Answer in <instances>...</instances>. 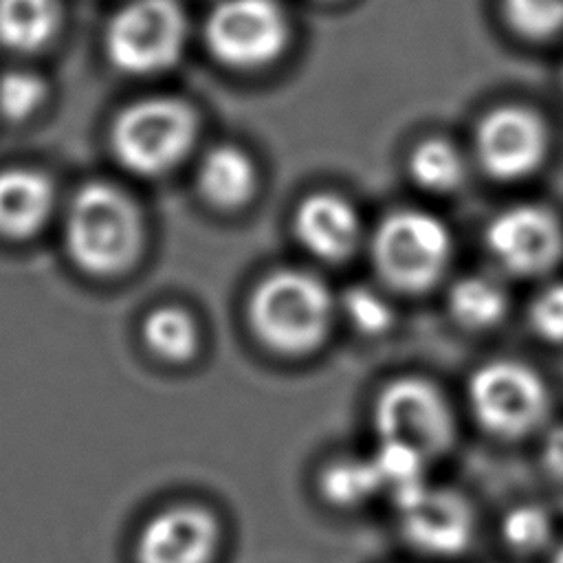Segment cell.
Returning <instances> with one entry per match:
<instances>
[{"label": "cell", "instance_id": "11", "mask_svg": "<svg viewBox=\"0 0 563 563\" xmlns=\"http://www.w3.org/2000/svg\"><path fill=\"white\" fill-rule=\"evenodd\" d=\"M220 541L218 519L202 506L178 504L152 515L134 545L136 563H211Z\"/></svg>", "mask_w": 563, "mask_h": 563}, {"label": "cell", "instance_id": "16", "mask_svg": "<svg viewBox=\"0 0 563 563\" xmlns=\"http://www.w3.org/2000/svg\"><path fill=\"white\" fill-rule=\"evenodd\" d=\"M57 24V0H0V42L11 51H40L53 40Z\"/></svg>", "mask_w": 563, "mask_h": 563}, {"label": "cell", "instance_id": "28", "mask_svg": "<svg viewBox=\"0 0 563 563\" xmlns=\"http://www.w3.org/2000/svg\"><path fill=\"white\" fill-rule=\"evenodd\" d=\"M552 563H563V543L559 545V550L554 552V559H552Z\"/></svg>", "mask_w": 563, "mask_h": 563}, {"label": "cell", "instance_id": "26", "mask_svg": "<svg viewBox=\"0 0 563 563\" xmlns=\"http://www.w3.org/2000/svg\"><path fill=\"white\" fill-rule=\"evenodd\" d=\"M530 328L550 343H563V282L543 288L528 310Z\"/></svg>", "mask_w": 563, "mask_h": 563}, {"label": "cell", "instance_id": "8", "mask_svg": "<svg viewBox=\"0 0 563 563\" xmlns=\"http://www.w3.org/2000/svg\"><path fill=\"white\" fill-rule=\"evenodd\" d=\"M374 427L380 442L405 446L424 460L444 451L453 435L442 394L420 378H398L378 394Z\"/></svg>", "mask_w": 563, "mask_h": 563}, {"label": "cell", "instance_id": "24", "mask_svg": "<svg viewBox=\"0 0 563 563\" xmlns=\"http://www.w3.org/2000/svg\"><path fill=\"white\" fill-rule=\"evenodd\" d=\"M501 537L519 552L539 550L550 537V517L539 506H517L504 517Z\"/></svg>", "mask_w": 563, "mask_h": 563}, {"label": "cell", "instance_id": "19", "mask_svg": "<svg viewBox=\"0 0 563 563\" xmlns=\"http://www.w3.org/2000/svg\"><path fill=\"white\" fill-rule=\"evenodd\" d=\"M409 172L422 189L446 194L464 180V161L453 143L444 139H424L409 156Z\"/></svg>", "mask_w": 563, "mask_h": 563}, {"label": "cell", "instance_id": "15", "mask_svg": "<svg viewBox=\"0 0 563 563\" xmlns=\"http://www.w3.org/2000/svg\"><path fill=\"white\" fill-rule=\"evenodd\" d=\"M257 174L251 156L233 145L209 150L198 167V185L205 198L218 207L244 205L255 191Z\"/></svg>", "mask_w": 563, "mask_h": 563}, {"label": "cell", "instance_id": "2", "mask_svg": "<svg viewBox=\"0 0 563 563\" xmlns=\"http://www.w3.org/2000/svg\"><path fill=\"white\" fill-rule=\"evenodd\" d=\"M332 297L321 279L303 271H275L249 301L255 336L273 352L299 356L314 350L330 328Z\"/></svg>", "mask_w": 563, "mask_h": 563}, {"label": "cell", "instance_id": "25", "mask_svg": "<svg viewBox=\"0 0 563 563\" xmlns=\"http://www.w3.org/2000/svg\"><path fill=\"white\" fill-rule=\"evenodd\" d=\"M343 310L350 323L365 334H380L391 325L389 303L369 288L356 286L343 295Z\"/></svg>", "mask_w": 563, "mask_h": 563}, {"label": "cell", "instance_id": "10", "mask_svg": "<svg viewBox=\"0 0 563 563\" xmlns=\"http://www.w3.org/2000/svg\"><path fill=\"white\" fill-rule=\"evenodd\" d=\"M486 249L504 271L539 275L559 260L563 231L552 211L517 205L493 218L486 229Z\"/></svg>", "mask_w": 563, "mask_h": 563}, {"label": "cell", "instance_id": "22", "mask_svg": "<svg viewBox=\"0 0 563 563\" xmlns=\"http://www.w3.org/2000/svg\"><path fill=\"white\" fill-rule=\"evenodd\" d=\"M508 24L523 37L543 40L563 31V0H501Z\"/></svg>", "mask_w": 563, "mask_h": 563}, {"label": "cell", "instance_id": "7", "mask_svg": "<svg viewBox=\"0 0 563 563\" xmlns=\"http://www.w3.org/2000/svg\"><path fill=\"white\" fill-rule=\"evenodd\" d=\"M468 402L477 422L495 435L515 438L543 418L548 391L534 369L517 361H490L468 380Z\"/></svg>", "mask_w": 563, "mask_h": 563}, {"label": "cell", "instance_id": "17", "mask_svg": "<svg viewBox=\"0 0 563 563\" xmlns=\"http://www.w3.org/2000/svg\"><path fill=\"white\" fill-rule=\"evenodd\" d=\"M506 292L501 284L486 275H468L453 284L449 308L457 323L471 330L495 325L506 312Z\"/></svg>", "mask_w": 563, "mask_h": 563}, {"label": "cell", "instance_id": "18", "mask_svg": "<svg viewBox=\"0 0 563 563\" xmlns=\"http://www.w3.org/2000/svg\"><path fill=\"white\" fill-rule=\"evenodd\" d=\"M143 341L158 358L183 363L198 347V330L189 312L176 306H163L145 317Z\"/></svg>", "mask_w": 563, "mask_h": 563}, {"label": "cell", "instance_id": "20", "mask_svg": "<svg viewBox=\"0 0 563 563\" xmlns=\"http://www.w3.org/2000/svg\"><path fill=\"white\" fill-rule=\"evenodd\" d=\"M321 490L325 499L339 506H354L380 493L372 457H341L328 464L321 473Z\"/></svg>", "mask_w": 563, "mask_h": 563}, {"label": "cell", "instance_id": "4", "mask_svg": "<svg viewBox=\"0 0 563 563\" xmlns=\"http://www.w3.org/2000/svg\"><path fill=\"white\" fill-rule=\"evenodd\" d=\"M187 20L176 0H132L108 24L106 53L130 75L169 68L183 53Z\"/></svg>", "mask_w": 563, "mask_h": 563}, {"label": "cell", "instance_id": "9", "mask_svg": "<svg viewBox=\"0 0 563 563\" xmlns=\"http://www.w3.org/2000/svg\"><path fill=\"white\" fill-rule=\"evenodd\" d=\"M545 150L543 121L521 106L495 108L477 125V158L497 180H517L532 174L543 163Z\"/></svg>", "mask_w": 563, "mask_h": 563}, {"label": "cell", "instance_id": "23", "mask_svg": "<svg viewBox=\"0 0 563 563\" xmlns=\"http://www.w3.org/2000/svg\"><path fill=\"white\" fill-rule=\"evenodd\" d=\"M46 84L40 75L18 68L0 75V112L7 119H26L40 108Z\"/></svg>", "mask_w": 563, "mask_h": 563}, {"label": "cell", "instance_id": "1", "mask_svg": "<svg viewBox=\"0 0 563 563\" xmlns=\"http://www.w3.org/2000/svg\"><path fill=\"white\" fill-rule=\"evenodd\" d=\"M141 216L132 198L114 185L88 183L68 205L64 240L68 255L88 273L123 271L139 253Z\"/></svg>", "mask_w": 563, "mask_h": 563}, {"label": "cell", "instance_id": "27", "mask_svg": "<svg viewBox=\"0 0 563 563\" xmlns=\"http://www.w3.org/2000/svg\"><path fill=\"white\" fill-rule=\"evenodd\" d=\"M541 460L556 479H563V422L548 431L541 446Z\"/></svg>", "mask_w": 563, "mask_h": 563}, {"label": "cell", "instance_id": "6", "mask_svg": "<svg viewBox=\"0 0 563 563\" xmlns=\"http://www.w3.org/2000/svg\"><path fill=\"white\" fill-rule=\"evenodd\" d=\"M288 35V15L277 0H220L205 22L211 55L242 70L275 62Z\"/></svg>", "mask_w": 563, "mask_h": 563}, {"label": "cell", "instance_id": "5", "mask_svg": "<svg viewBox=\"0 0 563 563\" xmlns=\"http://www.w3.org/2000/svg\"><path fill=\"white\" fill-rule=\"evenodd\" d=\"M451 235L431 213L400 209L389 213L374 235V262L400 290H424L444 273Z\"/></svg>", "mask_w": 563, "mask_h": 563}, {"label": "cell", "instance_id": "3", "mask_svg": "<svg viewBox=\"0 0 563 563\" xmlns=\"http://www.w3.org/2000/svg\"><path fill=\"white\" fill-rule=\"evenodd\" d=\"M196 132L198 121L189 103L150 97L119 112L112 125V150L130 172L156 176L185 158Z\"/></svg>", "mask_w": 563, "mask_h": 563}, {"label": "cell", "instance_id": "14", "mask_svg": "<svg viewBox=\"0 0 563 563\" xmlns=\"http://www.w3.org/2000/svg\"><path fill=\"white\" fill-rule=\"evenodd\" d=\"M55 202L46 174L29 167L0 172V233L24 238L35 233L51 216Z\"/></svg>", "mask_w": 563, "mask_h": 563}, {"label": "cell", "instance_id": "13", "mask_svg": "<svg viewBox=\"0 0 563 563\" xmlns=\"http://www.w3.org/2000/svg\"><path fill=\"white\" fill-rule=\"evenodd\" d=\"M295 233L299 242L319 260H345L361 233L354 207L336 194H312L295 213Z\"/></svg>", "mask_w": 563, "mask_h": 563}, {"label": "cell", "instance_id": "12", "mask_svg": "<svg viewBox=\"0 0 563 563\" xmlns=\"http://www.w3.org/2000/svg\"><path fill=\"white\" fill-rule=\"evenodd\" d=\"M400 528L411 545L429 554L462 552L473 534V515L464 497L424 484L396 504Z\"/></svg>", "mask_w": 563, "mask_h": 563}, {"label": "cell", "instance_id": "21", "mask_svg": "<svg viewBox=\"0 0 563 563\" xmlns=\"http://www.w3.org/2000/svg\"><path fill=\"white\" fill-rule=\"evenodd\" d=\"M424 462L427 460L418 453L387 442H380L376 453L372 455L380 490H387L394 497V504L402 501L427 484Z\"/></svg>", "mask_w": 563, "mask_h": 563}]
</instances>
